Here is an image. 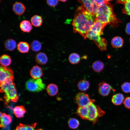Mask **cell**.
<instances>
[{
  "mask_svg": "<svg viewBox=\"0 0 130 130\" xmlns=\"http://www.w3.org/2000/svg\"><path fill=\"white\" fill-rule=\"evenodd\" d=\"M95 18V16L83 6H79L72 22L73 32L79 33L86 39L93 25Z\"/></svg>",
  "mask_w": 130,
  "mask_h": 130,
  "instance_id": "cell-1",
  "label": "cell"
},
{
  "mask_svg": "<svg viewBox=\"0 0 130 130\" xmlns=\"http://www.w3.org/2000/svg\"><path fill=\"white\" fill-rule=\"evenodd\" d=\"M95 18L102 23L112 26H116L119 20L114 14L112 5L107 2L103 6L99 7L95 15Z\"/></svg>",
  "mask_w": 130,
  "mask_h": 130,
  "instance_id": "cell-2",
  "label": "cell"
},
{
  "mask_svg": "<svg viewBox=\"0 0 130 130\" xmlns=\"http://www.w3.org/2000/svg\"><path fill=\"white\" fill-rule=\"evenodd\" d=\"M14 80H9L0 83V92L4 93V101L6 105L11 101L17 102L19 99Z\"/></svg>",
  "mask_w": 130,
  "mask_h": 130,
  "instance_id": "cell-3",
  "label": "cell"
},
{
  "mask_svg": "<svg viewBox=\"0 0 130 130\" xmlns=\"http://www.w3.org/2000/svg\"><path fill=\"white\" fill-rule=\"evenodd\" d=\"M105 113L99 106L92 103L87 106L84 120H88L95 124L98 118L103 116Z\"/></svg>",
  "mask_w": 130,
  "mask_h": 130,
  "instance_id": "cell-4",
  "label": "cell"
},
{
  "mask_svg": "<svg viewBox=\"0 0 130 130\" xmlns=\"http://www.w3.org/2000/svg\"><path fill=\"white\" fill-rule=\"evenodd\" d=\"M25 87L28 91L33 92H38L45 88V85L40 78H30L26 82Z\"/></svg>",
  "mask_w": 130,
  "mask_h": 130,
  "instance_id": "cell-5",
  "label": "cell"
},
{
  "mask_svg": "<svg viewBox=\"0 0 130 130\" xmlns=\"http://www.w3.org/2000/svg\"><path fill=\"white\" fill-rule=\"evenodd\" d=\"M87 38L93 40L97 47L101 51L106 50L107 42L105 39L101 37L100 35L97 34L90 30L87 34Z\"/></svg>",
  "mask_w": 130,
  "mask_h": 130,
  "instance_id": "cell-6",
  "label": "cell"
},
{
  "mask_svg": "<svg viewBox=\"0 0 130 130\" xmlns=\"http://www.w3.org/2000/svg\"><path fill=\"white\" fill-rule=\"evenodd\" d=\"M76 101L79 107L88 106L92 103H94L95 100L91 99L89 95L83 92H79L76 95Z\"/></svg>",
  "mask_w": 130,
  "mask_h": 130,
  "instance_id": "cell-7",
  "label": "cell"
},
{
  "mask_svg": "<svg viewBox=\"0 0 130 130\" xmlns=\"http://www.w3.org/2000/svg\"><path fill=\"white\" fill-rule=\"evenodd\" d=\"M13 75V71L10 67L0 66V83L9 80H14Z\"/></svg>",
  "mask_w": 130,
  "mask_h": 130,
  "instance_id": "cell-8",
  "label": "cell"
},
{
  "mask_svg": "<svg viewBox=\"0 0 130 130\" xmlns=\"http://www.w3.org/2000/svg\"><path fill=\"white\" fill-rule=\"evenodd\" d=\"M79 2L92 15L95 17L99 7L94 0H78Z\"/></svg>",
  "mask_w": 130,
  "mask_h": 130,
  "instance_id": "cell-9",
  "label": "cell"
},
{
  "mask_svg": "<svg viewBox=\"0 0 130 130\" xmlns=\"http://www.w3.org/2000/svg\"><path fill=\"white\" fill-rule=\"evenodd\" d=\"M112 88L111 86L106 82L103 81L99 83L98 91L99 94L103 96H108Z\"/></svg>",
  "mask_w": 130,
  "mask_h": 130,
  "instance_id": "cell-10",
  "label": "cell"
},
{
  "mask_svg": "<svg viewBox=\"0 0 130 130\" xmlns=\"http://www.w3.org/2000/svg\"><path fill=\"white\" fill-rule=\"evenodd\" d=\"M106 25L100 22L95 18L93 25L91 30L97 34L101 36L103 34V30Z\"/></svg>",
  "mask_w": 130,
  "mask_h": 130,
  "instance_id": "cell-11",
  "label": "cell"
},
{
  "mask_svg": "<svg viewBox=\"0 0 130 130\" xmlns=\"http://www.w3.org/2000/svg\"><path fill=\"white\" fill-rule=\"evenodd\" d=\"M0 127L3 129L6 128L11 122L12 119L11 116L5 113L1 114L0 112Z\"/></svg>",
  "mask_w": 130,
  "mask_h": 130,
  "instance_id": "cell-12",
  "label": "cell"
},
{
  "mask_svg": "<svg viewBox=\"0 0 130 130\" xmlns=\"http://www.w3.org/2000/svg\"><path fill=\"white\" fill-rule=\"evenodd\" d=\"M43 74V71L42 68L37 65L33 66L30 72L31 77L35 79L40 78L42 76Z\"/></svg>",
  "mask_w": 130,
  "mask_h": 130,
  "instance_id": "cell-13",
  "label": "cell"
},
{
  "mask_svg": "<svg viewBox=\"0 0 130 130\" xmlns=\"http://www.w3.org/2000/svg\"><path fill=\"white\" fill-rule=\"evenodd\" d=\"M12 9L13 12L16 15L20 16L24 13L26 7L22 3L17 2L13 4Z\"/></svg>",
  "mask_w": 130,
  "mask_h": 130,
  "instance_id": "cell-14",
  "label": "cell"
},
{
  "mask_svg": "<svg viewBox=\"0 0 130 130\" xmlns=\"http://www.w3.org/2000/svg\"><path fill=\"white\" fill-rule=\"evenodd\" d=\"M37 124L36 123H34L31 125L20 123L17 126L16 129L14 130H44L42 128L36 129Z\"/></svg>",
  "mask_w": 130,
  "mask_h": 130,
  "instance_id": "cell-15",
  "label": "cell"
},
{
  "mask_svg": "<svg viewBox=\"0 0 130 130\" xmlns=\"http://www.w3.org/2000/svg\"><path fill=\"white\" fill-rule=\"evenodd\" d=\"M35 60L37 63L41 65L46 64L48 61V58L46 54L43 52H40L36 55Z\"/></svg>",
  "mask_w": 130,
  "mask_h": 130,
  "instance_id": "cell-16",
  "label": "cell"
},
{
  "mask_svg": "<svg viewBox=\"0 0 130 130\" xmlns=\"http://www.w3.org/2000/svg\"><path fill=\"white\" fill-rule=\"evenodd\" d=\"M20 26L21 30L24 32L29 33L32 30V24L28 20H24L20 23Z\"/></svg>",
  "mask_w": 130,
  "mask_h": 130,
  "instance_id": "cell-17",
  "label": "cell"
},
{
  "mask_svg": "<svg viewBox=\"0 0 130 130\" xmlns=\"http://www.w3.org/2000/svg\"><path fill=\"white\" fill-rule=\"evenodd\" d=\"M13 112L16 117L18 118H21L24 117L26 111L23 106H15L13 109Z\"/></svg>",
  "mask_w": 130,
  "mask_h": 130,
  "instance_id": "cell-18",
  "label": "cell"
},
{
  "mask_svg": "<svg viewBox=\"0 0 130 130\" xmlns=\"http://www.w3.org/2000/svg\"><path fill=\"white\" fill-rule=\"evenodd\" d=\"M124 95L121 93H118L113 95L112 98L111 102L115 105H121L124 101Z\"/></svg>",
  "mask_w": 130,
  "mask_h": 130,
  "instance_id": "cell-19",
  "label": "cell"
},
{
  "mask_svg": "<svg viewBox=\"0 0 130 130\" xmlns=\"http://www.w3.org/2000/svg\"><path fill=\"white\" fill-rule=\"evenodd\" d=\"M58 89L57 86L54 84H50L47 86V92L49 95L54 96L57 95L58 93Z\"/></svg>",
  "mask_w": 130,
  "mask_h": 130,
  "instance_id": "cell-20",
  "label": "cell"
},
{
  "mask_svg": "<svg viewBox=\"0 0 130 130\" xmlns=\"http://www.w3.org/2000/svg\"><path fill=\"white\" fill-rule=\"evenodd\" d=\"M4 45L5 48L7 51H13L15 49L16 47V43L14 39H8L6 40Z\"/></svg>",
  "mask_w": 130,
  "mask_h": 130,
  "instance_id": "cell-21",
  "label": "cell"
},
{
  "mask_svg": "<svg viewBox=\"0 0 130 130\" xmlns=\"http://www.w3.org/2000/svg\"><path fill=\"white\" fill-rule=\"evenodd\" d=\"M17 47V49L20 52L25 53L28 52L30 46L26 42L21 41L18 44Z\"/></svg>",
  "mask_w": 130,
  "mask_h": 130,
  "instance_id": "cell-22",
  "label": "cell"
},
{
  "mask_svg": "<svg viewBox=\"0 0 130 130\" xmlns=\"http://www.w3.org/2000/svg\"><path fill=\"white\" fill-rule=\"evenodd\" d=\"M77 86L78 89L82 91H85L89 88L90 84L87 80L82 79L80 80L78 83Z\"/></svg>",
  "mask_w": 130,
  "mask_h": 130,
  "instance_id": "cell-23",
  "label": "cell"
},
{
  "mask_svg": "<svg viewBox=\"0 0 130 130\" xmlns=\"http://www.w3.org/2000/svg\"><path fill=\"white\" fill-rule=\"evenodd\" d=\"M124 40L123 39L119 36L114 37L112 39L111 44L113 47L115 48H120L123 45Z\"/></svg>",
  "mask_w": 130,
  "mask_h": 130,
  "instance_id": "cell-24",
  "label": "cell"
},
{
  "mask_svg": "<svg viewBox=\"0 0 130 130\" xmlns=\"http://www.w3.org/2000/svg\"><path fill=\"white\" fill-rule=\"evenodd\" d=\"M11 62V58L8 55L4 54L0 57V63L1 65L7 67L10 65Z\"/></svg>",
  "mask_w": 130,
  "mask_h": 130,
  "instance_id": "cell-25",
  "label": "cell"
},
{
  "mask_svg": "<svg viewBox=\"0 0 130 130\" xmlns=\"http://www.w3.org/2000/svg\"><path fill=\"white\" fill-rule=\"evenodd\" d=\"M31 23L33 26L38 27L42 25L43 20L41 16L38 15H35L31 17Z\"/></svg>",
  "mask_w": 130,
  "mask_h": 130,
  "instance_id": "cell-26",
  "label": "cell"
},
{
  "mask_svg": "<svg viewBox=\"0 0 130 130\" xmlns=\"http://www.w3.org/2000/svg\"><path fill=\"white\" fill-rule=\"evenodd\" d=\"M92 67L94 71L97 72H99L103 69L104 65L102 62L99 60H97L93 63Z\"/></svg>",
  "mask_w": 130,
  "mask_h": 130,
  "instance_id": "cell-27",
  "label": "cell"
},
{
  "mask_svg": "<svg viewBox=\"0 0 130 130\" xmlns=\"http://www.w3.org/2000/svg\"><path fill=\"white\" fill-rule=\"evenodd\" d=\"M80 56L76 53H72L70 55L69 60L70 62L72 64L75 65L78 63L80 60Z\"/></svg>",
  "mask_w": 130,
  "mask_h": 130,
  "instance_id": "cell-28",
  "label": "cell"
},
{
  "mask_svg": "<svg viewBox=\"0 0 130 130\" xmlns=\"http://www.w3.org/2000/svg\"><path fill=\"white\" fill-rule=\"evenodd\" d=\"M30 47L33 51L37 52L39 51L42 48V45L39 41L35 40L32 41L31 43Z\"/></svg>",
  "mask_w": 130,
  "mask_h": 130,
  "instance_id": "cell-29",
  "label": "cell"
},
{
  "mask_svg": "<svg viewBox=\"0 0 130 130\" xmlns=\"http://www.w3.org/2000/svg\"><path fill=\"white\" fill-rule=\"evenodd\" d=\"M68 124L70 128L72 129L77 128L80 124L79 121L75 118H71L68 121Z\"/></svg>",
  "mask_w": 130,
  "mask_h": 130,
  "instance_id": "cell-30",
  "label": "cell"
},
{
  "mask_svg": "<svg viewBox=\"0 0 130 130\" xmlns=\"http://www.w3.org/2000/svg\"><path fill=\"white\" fill-rule=\"evenodd\" d=\"M121 89L125 93H130V83L127 82L124 83L121 85Z\"/></svg>",
  "mask_w": 130,
  "mask_h": 130,
  "instance_id": "cell-31",
  "label": "cell"
},
{
  "mask_svg": "<svg viewBox=\"0 0 130 130\" xmlns=\"http://www.w3.org/2000/svg\"><path fill=\"white\" fill-rule=\"evenodd\" d=\"M122 12L124 13L130 15V0L125 4Z\"/></svg>",
  "mask_w": 130,
  "mask_h": 130,
  "instance_id": "cell-32",
  "label": "cell"
},
{
  "mask_svg": "<svg viewBox=\"0 0 130 130\" xmlns=\"http://www.w3.org/2000/svg\"><path fill=\"white\" fill-rule=\"evenodd\" d=\"M46 2L49 6L53 7L57 5L58 3V0H46Z\"/></svg>",
  "mask_w": 130,
  "mask_h": 130,
  "instance_id": "cell-33",
  "label": "cell"
},
{
  "mask_svg": "<svg viewBox=\"0 0 130 130\" xmlns=\"http://www.w3.org/2000/svg\"><path fill=\"white\" fill-rule=\"evenodd\" d=\"M123 104L126 108L130 109V97H127L125 98Z\"/></svg>",
  "mask_w": 130,
  "mask_h": 130,
  "instance_id": "cell-34",
  "label": "cell"
},
{
  "mask_svg": "<svg viewBox=\"0 0 130 130\" xmlns=\"http://www.w3.org/2000/svg\"><path fill=\"white\" fill-rule=\"evenodd\" d=\"M95 1L98 7H101L104 6L107 2L105 0H94Z\"/></svg>",
  "mask_w": 130,
  "mask_h": 130,
  "instance_id": "cell-35",
  "label": "cell"
},
{
  "mask_svg": "<svg viewBox=\"0 0 130 130\" xmlns=\"http://www.w3.org/2000/svg\"><path fill=\"white\" fill-rule=\"evenodd\" d=\"M125 31L126 33L128 34H130V22L128 23L126 25Z\"/></svg>",
  "mask_w": 130,
  "mask_h": 130,
  "instance_id": "cell-36",
  "label": "cell"
},
{
  "mask_svg": "<svg viewBox=\"0 0 130 130\" xmlns=\"http://www.w3.org/2000/svg\"><path fill=\"white\" fill-rule=\"evenodd\" d=\"M130 0H117V2L118 3L125 4Z\"/></svg>",
  "mask_w": 130,
  "mask_h": 130,
  "instance_id": "cell-37",
  "label": "cell"
},
{
  "mask_svg": "<svg viewBox=\"0 0 130 130\" xmlns=\"http://www.w3.org/2000/svg\"><path fill=\"white\" fill-rule=\"evenodd\" d=\"M59 0L62 2H65L67 0Z\"/></svg>",
  "mask_w": 130,
  "mask_h": 130,
  "instance_id": "cell-38",
  "label": "cell"
},
{
  "mask_svg": "<svg viewBox=\"0 0 130 130\" xmlns=\"http://www.w3.org/2000/svg\"><path fill=\"white\" fill-rule=\"evenodd\" d=\"M106 2H108V1H110L112 0H105Z\"/></svg>",
  "mask_w": 130,
  "mask_h": 130,
  "instance_id": "cell-39",
  "label": "cell"
},
{
  "mask_svg": "<svg viewBox=\"0 0 130 130\" xmlns=\"http://www.w3.org/2000/svg\"></svg>",
  "mask_w": 130,
  "mask_h": 130,
  "instance_id": "cell-40",
  "label": "cell"
}]
</instances>
